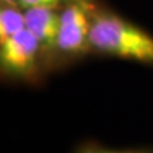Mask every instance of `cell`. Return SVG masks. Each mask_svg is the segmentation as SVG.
<instances>
[{"label": "cell", "instance_id": "obj_2", "mask_svg": "<svg viewBox=\"0 0 153 153\" xmlns=\"http://www.w3.org/2000/svg\"><path fill=\"white\" fill-rule=\"evenodd\" d=\"M101 3V0H69L59 9V27L50 65L51 74L92 56V17Z\"/></svg>", "mask_w": 153, "mask_h": 153}, {"label": "cell", "instance_id": "obj_6", "mask_svg": "<svg viewBox=\"0 0 153 153\" xmlns=\"http://www.w3.org/2000/svg\"><path fill=\"white\" fill-rule=\"evenodd\" d=\"M73 153H153V147H135V148H111L98 142H84L75 148Z\"/></svg>", "mask_w": 153, "mask_h": 153}, {"label": "cell", "instance_id": "obj_5", "mask_svg": "<svg viewBox=\"0 0 153 153\" xmlns=\"http://www.w3.org/2000/svg\"><path fill=\"white\" fill-rule=\"evenodd\" d=\"M25 28V12L17 4L0 1V44Z\"/></svg>", "mask_w": 153, "mask_h": 153}, {"label": "cell", "instance_id": "obj_3", "mask_svg": "<svg viewBox=\"0 0 153 153\" xmlns=\"http://www.w3.org/2000/svg\"><path fill=\"white\" fill-rule=\"evenodd\" d=\"M49 75L41 46L26 28L0 44V82L38 87Z\"/></svg>", "mask_w": 153, "mask_h": 153}, {"label": "cell", "instance_id": "obj_4", "mask_svg": "<svg viewBox=\"0 0 153 153\" xmlns=\"http://www.w3.org/2000/svg\"><path fill=\"white\" fill-rule=\"evenodd\" d=\"M23 12L25 28L32 33V36L40 44L47 70L51 74L50 65L59 27V9L36 7L23 9Z\"/></svg>", "mask_w": 153, "mask_h": 153}, {"label": "cell", "instance_id": "obj_8", "mask_svg": "<svg viewBox=\"0 0 153 153\" xmlns=\"http://www.w3.org/2000/svg\"><path fill=\"white\" fill-rule=\"evenodd\" d=\"M1 3H9V4H17L18 5V3H19V0H0Z\"/></svg>", "mask_w": 153, "mask_h": 153}, {"label": "cell", "instance_id": "obj_1", "mask_svg": "<svg viewBox=\"0 0 153 153\" xmlns=\"http://www.w3.org/2000/svg\"><path fill=\"white\" fill-rule=\"evenodd\" d=\"M92 56L111 57L153 68V35L101 3L91 27Z\"/></svg>", "mask_w": 153, "mask_h": 153}, {"label": "cell", "instance_id": "obj_7", "mask_svg": "<svg viewBox=\"0 0 153 153\" xmlns=\"http://www.w3.org/2000/svg\"><path fill=\"white\" fill-rule=\"evenodd\" d=\"M69 0H19L18 5L22 9L27 8H36V7H44V8H54L60 9L66 4Z\"/></svg>", "mask_w": 153, "mask_h": 153}]
</instances>
